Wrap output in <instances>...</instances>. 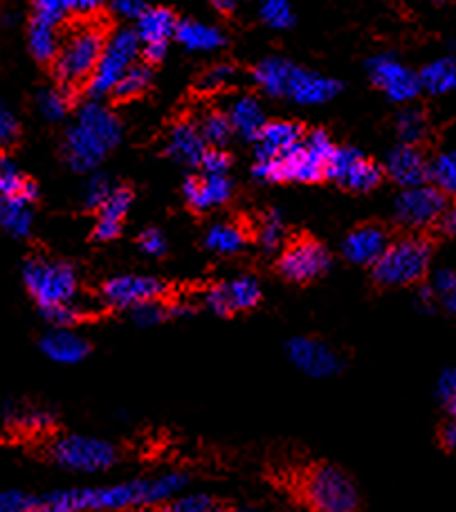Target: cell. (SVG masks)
Segmentation results:
<instances>
[{
	"label": "cell",
	"instance_id": "obj_1",
	"mask_svg": "<svg viewBox=\"0 0 456 512\" xmlns=\"http://www.w3.org/2000/svg\"><path fill=\"white\" fill-rule=\"evenodd\" d=\"M120 140L122 124L115 113L99 102H88L79 111L75 126L66 133L63 155L72 171L86 173L97 169Z\"/></svg>",
	"mask_w": 456,
	"mask_h": 512
},
{
	"label": "cell",
	"instance_id": "obj_2",
	"mask_svg": "<svg viewBox=\"0 0 456 512\" xmlns=\"http://www.w3.org/2000/svg\"><path fill=\"white\" fill-rule=\"evenodd\" d=\"M333 151L335 144L326 131H310L293 151L254 164L252 176L259 182H322Z\"/></svg>",
	"mask_w": 456,
	"mask_h": 512
},
{
	"label": "cell",
	"instance_id": "obj_3",
	"mask_svg": "<svg viewBox=\"0 0 456 512\" xmlns=\"http://www.w3.org/2000/svg\"><path fill=\"white\" fill-rule=\"evenodd\" d=\"M54 512H102L151 506V479L117 483L106 488L57 490L43 497Z\"/></svg>",
	"mask_w": 456,
	"mask_h": 512
},
{
	"label": "cell",
	"instance_id": "obj_4",
	"mask_svg": "<svg viewBox=\"0 0 456 512\" xmlns=\"http://www.w3.org/2000/svg\"><path fill=\"white\" fill-rule=\"evenodd\" d=\"M106 45V34L99 25L88 23L72 32L61 43L54 59V75L63 84V88H75L79 84H88L102 57Z\"/></svg>",
	"mask_w": 456,
	"mask_h": 512
},
{
	"label": "cell",
	"instance_id": "obj_5",
	"mask_svg": "<svg viewBox=\"0 0 456 512\" xmlns=\"http://www.w3.org/2000/svg\"><path fill=\"white\" fill-rule=\"evenodd\" d=\"M432 263V243L425 236H405L387 245L373 265V279L380 286H412L421 281Z\"/></svg>",
	"mask_w": 456,
	"mask_h": 512
},
{
	"label": "cell",
	"instance_id": "obj_6",
	"mask_svg": "<svg viewBox=\"0 0 456 512\" xmlns=\"http://www.w3.org/2000/svg\"><path fill=\"white\" fill-rule=\"evenodd\" d=\"M23 283L41 310L70 304L77 299L79 290L77 272L72 265L43 256H34L23 265Z\"/></svg>",
	"mask_w": 456,
	"mask_h": 512
},
{
	"label": "cell",
	"instance_id": "obj_7",
	"mask_svg": "<svg viewBox=\"0 0 456 512\" xmlns=\"http://www.w3.org/2000/svg\"><path fill=\"white\" fill-rule=\"evenodd\" d=\"M306 504L315 512H358L360 495L355 483L335 465H313L302 481Z\"/></svg>",
	"mask_w": 456,
	"mask_h": 512
},
{
	"label": "cell",
	"instance_id": "obj_8",
	"mask_svg": "<svg viewBox=\"0 0 456 512\" xmlns=\"http://www.w3.org/2000/svg\"><path fill=\"white\" fill-rule=\"evenodd\" d=\"M138 57L140 39L135 36L133 30H117L111 39H106L102 57H99L93 77H90L86 84V90L88 95L93 97V102L111 95L117 81L129 72V68L138 63Z\"/></svg>",
	"mask_w": 456,
	"mask_h": 512
},
{
	"label": "cell",
	"instance_id": "obj_9",
	"mask_svg": "<svg viewBox=\"0 0 456 512\" xmlns=\"http://www.w3.org/2000/svg\"><path fill=\"white\" fill-rule=\"evenodd\" d=\"M50 459L70 472H104L117 461L115 445L95 436L68 434L50 445Z\"/></svg>",
	"mask_w": 456,
	"mask_h": 512
},
{
	"label": "cell",
	"instance_id": "obj_10",
	"mask_svg": "<svg viewBox=\"0 0 456 512\" xmlns=\"http://www.w3.org/2000/svg\"><path fill=\"white\" fill-rule=\"evenodd\" d=\"M326 178L335 180L344 189L355 191V194H367L382 182V169L353 146H335Z\"/></svg>",
	"mask_w": 456,
	"mask_h": 512
},
{
	"label": "cell",
	"instance_id": "obj_11",
	"mask_svg": "<svg viewBox=\"0 0 456 512\" xmlns=\"http://www.w3.org/2000/svg\"><path fill=\"white\" fill-rule=\"evenodd\" d=\"M445 209H448V198L432 185L403 189L396 198L398 223L412 227V230L436 225Z\"/></svg>",
	"mask_w": 456,
	"mask_h": 512
},
{
	"label": "cell",
	"instance_id": "obj_12",
	"mask_svg": "<svg viewBox=\"0 0 456 512\" xmlns=\"http://www.w3.org/2000/svg\"><path fill=\"white\" fill-rule=\"evenodd\" d=\"M367 72L373 84L380 90H385V95L391 102L405 104L421 93V81H418V72L409 70L403 66L394 54H378L367 61Z\"/></svg>",
	"mask_w": 456,
	"mask_h": 512
},
{
	"label": "cell",
	"instance_id": "obj_13",
	"mask_svg": "<svg viewBox=\"0 0 456 512\" xmlns=\"http://www.w3.org/2000/svg\"><path fill=\"white\" fill-rule=\"evenodd\" d=\"M277 270L281 277L293 283L315 281L331 270V254L315 241H299L281 254Z\"/></svg>",
	"mask_w": 456,
	"mask_h": 512
},
{
	"label": "cell",
	"instance_id": "obj_14",
	"mask_svg": "<svg viewBox=\"0 0 456 512\" xmlns=\"http://www.w3.org/2000/svg\"><path fill=\"white\" fill-rule=\"evenodd\" d=\"M290 362L310 378H331L344 369V360L315 337H293L286 346Z\"/></svg>",
	"mask_w": 456,
	"mask_h": 512
},
{
	"label": "cell",
	"instance_id": "obj_15",
	"mask_svg": "<svg viewBox=\"0 0 456 512\" xmlns=\"http://www.w3.org/2000/svg\"><path fill=\"white\" fill-rule=\"evenodd\" d=\"M261 301V283L254 277H236L230 281L218 283L209 288L205 295L207 308H212L216 315L230 317L241 310H250Z\"/></svg>",
	"mask_w": 456,
	"mask_h": 512
},
{
	"label": "cell",
	"instance_id": "obj_16",
	"mask_svg": "<svg viewBox=\"0 0 456 512\" xmlns=\"http://www.w3.org/2000/svg\"><path fill=\"white\" fill-rule=\"evenodd\" d=\"M164 292V283L153 277L138 274H120L104 283L102 295L115 308H135L147 301H155Z\"/></svg>",
	"mask_w": 456,
	"mask_h": 512
},
{
	"label": "cell",
	"instance_id": "obj_17",
	"mask_svg": "<svg viewBox=\"0 0 456 512\" xmlns=\"http://www.w3.org/2000/svg\"><path fill=\"white\" fill-rule=\"evenodd\" d=\"M306 75V68L297 66V63L281 59V57H268L259 61L252 70V79L263 93L270 97H293L299 81Z\"/></svg>",
	"mask_w": 456,
	"mask_h": 512
},
{
	"label": "cell",
	"instance_id": "obj_18",
	"mask_svg": "<svg viewBox=\"0 0 456 512\" xmlns=\"http://www.w3.org/2000/svg\"><path fill=\"white\" fill-rule=\"evenodd\" d=\"M304 126L297 122H266L259 135L254 137V155L257 162L277 160L304 140Z\"/></svg>",
	"mask_w": 456,
	"mask_h": 512
},
{
	"label": "cell",
	"instance_id": "obj_19",
	"mask_svg": "<svg viewBox=\"0 0 456 512\" xmlns=\"http://www.w3.org/2000/svg\"><path fill=\"white\" fill-rule=\"evenodd\" d=\"M427 171H430V162L418 146L400 144L387 155V173L400 187L412 189L427 185Z\"/></svg>",
	"mask_w": 456,
	"mask_h": 512
},
{
	"label": "cell",
	"instance_id": "obj_20",
	"mask_svg": "<svg viewBox=\"0 0 456 512\" xmlns=\"http://www.w3.org/2000/svg\"><path fill=\"white\" fill-rule=\"evenodd\" d=\"M389 245V236L378 225H362L358 230H353L344 239L342 252L346 259L355 265H376V261L385 254Z\"/></svg>",
	"mask_w": 456,
	"mask_h": 512
},
{
	"label": "cell",
	"instance_id": "obj_21",
	"mask_svg": "<svg viewBox=\"0 0 456 512\" xmlns=\"http://www.w3.org/2000/svg\"><path fill=\"white\" fill-rule=\"evenodd\" d=\"M182 196L196 212L221 207L232 196V180L227 176H191L182 185Z\"/></svg>",
	"mask_w": 456,
	"mask_h": 512
},
{
	"label": "cell",
	"instance_id": "obj_22",
	"mask_svg": "<svg viewBox=\"0 0 456 512\" xmlns=\"http://www.w3.org/2000/svg\"><path fill=\"white\" fill-rule=\"evenodd\" d=\"M133 205V194L131 189L126 187H113L111 196L104 200V205L97 209L99 218L97 225L93 230V239L95 241H113L122 234V225L124 218L129 214V209Z\"/></svg>",
	"mask_w": 456,
	"mask_h": 512
},
{
	"label": "cell",
	"instance_id": "obj_23",
	"mask_svg": "<svg viewBox=\"0 0 456 512\" xmlns=\"http://www.w3.org/2000/svg\"><path fill=\"white\" fill-rule=\"evenodd\" d=\"M207 151V144L200 135L196 124L182 122L171 128L167 153L169 158L176 160L182 167H198L200 160Z\"/></svg>",
	"mask_w": 456,
	"mask_h": 512
},
{
	"label": "cell",
	"instance_id": "obj_24",
	"mask_svg": "<svg viewBox=\"0 0 456 512\" xmlns=\"http://www.w3.org/2000/svg\"><path fill=\"white\" fill-rule=\"evenodd\" d=\"M41 351L57 364H77L90 353V344L72 331H50L43 335Z\"/></svg>",
	"mask_w": 456,
	"mask_h": 512
},
{
	"label": "cell",
	"instance_id": "obj_25",
	"mask_svg": "<svg viewBox=\"0 0 456 512\" xmlns=\"http://www.w3.org/2000/svg\"><path fill=\"white\" fill-rule=\"evenodd\" d=\"M178 18L167 7H149L138 18V25H135V36H138L140 43L151 45V43H169V39L176 34Z\"/></svg>",
	"mask_w": 456,
	"mask_h": 512
},
{
	"label": "cell",
	"instance_id": "obj_26",
	"mask_svg": "<svg viewBox=\"0 0 456 512\" xmlns=\"http://www.w3.org/2000/svg\"><path fill=\"white\" fill-rule=\"evenodd\" d=\"M176 39L185 45L187 50H200V52H212L225 45V36L214 25H205L194 18H182L176 25Z\"/></svg>",
	"mask_w": 456,
	"mask_h": 512
},
{
	"label": "cell",
	"instance_id": "obj_27",
	"mask_svg": "<svg viewBox=\"0 0 456 512\" xmlns=\"http://www.w3.org/2000/svg\"><path fill=\"white\" fill-rule=\"evenodd\" d=\"M227 120L232 124V131L254 142V137L266 126V113H263V106L257 97L245 95L232 104Z\"/></svg>",
	"mask_w": 456,
	"mask_h": 512
},
{
	"label": "cell",
	"instance_id": "obj_28",
	"mask_svg": "<svg viewBox=\"0 0 456 512\" xmlns=\"http://www.w3.org/2000/svg\"><path fill=\"white\" fill-rule=\"evenodd\" d=\"M342 84L337 79L317 75V72L306 70V75L299 81V86L293 93V102L302 104V106H317V104H326L331 102L333 97L340 95Z\"/></svg>",
	"mask_w": 456,
	"mask_h": 512
},
{
	"label": "cell",
	"instance_id": "obj_29",
	"mask_svg": "<svg viewBox=\"0 0 456 512\" xmlns=\"http://www.w3.org/2000/svg\"><path fill=\"white\" fill-rule=\"evenodd\" d=\"M0 198H21L30 205L39 198L36 182L27 178L7 155H0Z\"/></svg>",
	"mask_w": 456,
	"mask_h": 512
},
{
	"label": "cell",
	"instance_id": "obj_30",
	"mask_svg": "<svg viewBox=\"0 0 456 512\" xmlns=\"http://www.w3.org/2000/svg\"><path fill=\"white\" fill-rule=\"evenodd\" d=\"M421 90H427L430 95H445L456 86V61L452 57H443L432 61L418 72Z\"/></svg>",
	"mask_w": 456,
	"mask_h": 512
},
{
	"label": "cell",
	"instance_id": "obj_31",
	"mask_svg": "<svg viewBox=\"0 0 456 512\" xmlns=\"http://www.w3.org/2000/svg\"><path fill=\"white\" fill-rule=\"evenodd\" d=\"M32 223V205L25 203L21 198L7 200L3 209H0V227H3L7 234H12L14 239H25L32 230Z\"/></svg>",
	"mask_w": 456,
	"mask_h": 512
},
{
	"label": "cell",
	"instance_id": "obj_32",
	"mask_svg": "<svg viewBox=\"0 0 456 512\" xmlns=\"http://www.w3.org/2000/svg\"><path fill=\"white\" fill-rule=\"evenodd\" d=\"M27 43H30V52H32V57L36 61L54 63V59H57V52L61 48L59 30H57V27H50V25L32 21Z\"/></svg>",
	"mask_w": 456,
	"mask_h": 512
},
{
	"label": "cell",
	"instance_id": "obj_33",
	"mask_svg": "<svg viewBox=\"0 0 456 512\" xmlns=\"http://www.w3.org/2000/svg\"><path fill=\"white\" fill-rule=\"evenodd\" d=\"M5 420L9 427L23 429V432H48V429L54 427V416L45 409H30V407H7L5 409Z\"/></svg>",
	"mask_w": 456,
	"mask_h": 512
},
{
	"label": "cell",
	"instance_id": "obj_34",
	"mask_svg": "<svg viewBox=\"0 0 456 512\" xmlns=\"http://www.w3.org/2000/svg\"><path fill=\"white\" fill-rule=\"evenodd\" d=\"M151 81H153L151 66H147V63H135V66L129 68V72L117 81V86L113 88L111 95L117 99V102L135 99L151 86Z\"/></svg>",
	"mask_w": 456,
	"mask_h": 512
},
{
	"label": "cell",
	"instance_id": "obj_35",
	"mask_svg": "<svg viewBox=\"0 0 456 512\" xmlns=\"http://www.w3.org/2000/svg\"><path fill=\"white\" fill-rule=\"evenodd\" d=\"M396 131L405 146H416L427 135V115L421 106H409L396 117Z\"/></svg>",
	"mask_w": 456,
	"mask_h": 512
},
{
	"label": "cell",
	"instance_id": "obj_36",
	"mask_svg": "<svg viewBox=\"0 0 456 512\" xmlns=\"http://www.w3.org/2000/svg\"><path fill=\"white\" fill-rule=\"evenodd\" d=\"M205 245L216 254H234L245 245V234L239 227L218 223L205 236Z\"/></svg>",
	"mask_w": 456,
	"mask_h": 512
},
{
	"label": "cell",
	"instance_id": "obj_37",
	"mask_svg": "<svg viewBox=\"0 0 456 512\" xmlns=\"http://www.w3.org/2000/svg\"><path fill=\"white\" fill-rule=\"evenodd\" d=\"M36 106L41 115L50 122H59L66 117L70 108V90L68 88H45L36 95Z\"/></svg>",
	"mask_w": 456,
	"mask_h": 512
},
{
	"label": "cell",
	"instance_id": "obj_38",
	"mask_svg": "<svg viewBox=\"0 0 456 512\" xmlns=\"http://www.w3.org/2000/svg\"><path fill=\"white\" fill-rule=\"evenodd\" d=\"M427 180H432V187H436L441 194H454L456 189V158L454 153H441L439 158L430 162V171H427Z\"/></svg>",
	"mask_w": 456,
	"mask_h": 512
},
{
	"label": "cell",
	"instance_id": "obj_39",
	"mask_svg": "<svg viewBox=\"0 0 456 512\" xmlns=\"http://www.w3.org/2000/svg\"><path fill=\"white\" fill-rule=\"evenodd\" d=\"M198 131L203 135L205 144H214V149H221L234 133L230 120H227V115L221 111H209L207 115H203V120L198 124Z\"/></svg>",
	"mask_w": 456,
	"mask_h": 512
},
{
	"label": "cell",
	"instance_id": "obj_40",
	"mask_svg": "<svg viewBox=\"0 0 456 512\" xmlns=\"http://www.w3.org/2000/svg\"><path fill=\"white\" fill-rule=\"evenodd\" d=\"M284 236H286V223L279 212H268L263 216V223L259 230V243L263 250L266 252L279 250V245L284 243Z\"/></svg>",
	"mask_w": 456,
	"mask_h": 512
},
{
	"label": "cell",
	"instance_id": "obj_41",
	"mask_svg": "<svg viewBox=\"0 0 456 512\" xmlns=\"http://www.w3.org/2000/svg\"><path fill=\"white\" fill-rule=\"evenodd\" d=\"M259 14L261 21L272 27V30H288L295 23V12L286 0H268V3L261 5Z\"/></svg>",
	"mask_w": 456,
	"mask_h": 512
},
{
	"label": "cell",
	"instance_id": "obj_42",
	"mask_svg": "<svg viewBox=\"0 0 456 512\" xmlns=\"http://www.w3.org/2000/svg\"><path fill=\"white\" fill-rule=\"evenodd\" d=\"M70 16L68 0H41L32 7V21L59 27Z\"/></svg>",
	"mask_w": 456,
	"mask_h": 512
},
{
	"label": "cell",
	"instance_id": "obj_43",
	"mask_svg": "<svg viewBox=\"0 0 456 512\" xmlns=\"http://www.w3.org/2000/svg\"><path fill=\"white\" fill-rule=\"evenodd\" d=\"M432 292L439 304L448 310V313H454L456 310V274L450 268H443L434 274L432 281Z\"/></svg>",
	"mask_w": 456,
	"mask_h": 512
},
{
	"label": "cell",
	"instance_id": "obj_44",
	"mask_svg": "<svg viewBox=\"0 0 456 512\" xmlns=\"http://www.w3.org/2000/svg\"><path fill=\"white\" fill-rule=\"evenodd\" d=\"M84 308H81L75 301H70V304H61V306H54L43 310V317L48 319V322L57 328V331H68L70 326L79 324L81 319H84Z\"/></svg>",
	"mask_w": 456,
	"mask_h": 512
},
{
	"label": "cell",
	"instance_id": "obj_45",
	"mask_svg": "<svg viewBox=\"0 0 456 512\" xmlns=\"http://www.w3.org/2000/svg\"><path fill=\"white\" fill-rule=\"evenodd\" d=\"M131 317L133 322L140 328H151L162 324L164 319H169V306H164L162 301H147V304H140L131 308Z\"/></svg>",
	"mask_w": 456,
	"mask_h": 512
},
{
	"label": "cell",
	"instance_id": "obj_46",
	"mask_svg": "<svg viewBox=\"0 0 456 512\" xmlns=\"http://www.w3.org/2000/svg\"><path fill=\"white\" fill-rule=\"evenodd\" d=\"M113 185L108 176L104 173H95V176H90V180L86 182V189H84V203L88 209H99L104 205V200L111 196Z\"/></svg>",
	"mask_w": 456,
	"mask_h": 512
},
{
	"label": "cell",
	"instance_id": "obj_47",
	"mask_svg": "<svg viewBox=\"0 0 456 512\" xmlns=\"http://www.w3.org/2000/svg\"><path fill=\"white\" fill-rule=\"evenodd\" d=\"M436 398H439L441 407L448 411L450 418L456 414V371L445 369L441 373L439 382H436Z\"/></svg>",
	"mask_w": 456,
	"mask_h": 512
},
{
	"label": "cell",
	"instance_id": "obj_48",
	"mask_svg": "<svg viewBox=\"0 0 456 512\" xmlns=\"http://www.w3.org/2000/svg\"><path fill=\"white\" fill-rule=\"evenodd\" d=\"M198 167L203 169V176H227V171L232 167V158L223 149H207Z\"/></svg>",
	"mask_w": 456,
	"mask_h": 512
},
{
	"label": "cell",
	"instance_id": "obj_49",
	"mask_svg": "<svg viewBox=\"0 0 456 512\" xmlns=\"http://www.w3.org/2000/svg\"><path fill=\"white\" fill-rule=\"evenodd\" d=\"M209 510H212V499L207 495L176 497L160 508V512H209Z\"/></svg>",
	"mask_w": 456,
	"mask_h": 512
},
{
	"label": "cell",
	"instance_id": "obj_50",
	"mask_svg": "<svg viewBox=\"0 0 456 512\" xmlns=\"http://www.w3.org/2000/svg\"><path fill=\"white\" fill-rule=\"evenodd\" d=\"M18 135H21V126H18L16 115L9 111L7 104L0 102V146H3V149L14 146Z\"/></svg>",
	"mask_w": 456,
	"mask_h": 512
},
{
	"label": "cell",
	"instance_id": "obj_51",
	"mask_svg": "<svg viewBox=\"0 0 456 512\" xmlns=\"http://www.w3.org/2000/svg\"><path fill=\"white\" fill-rule=\"evenodd\" d=\"M236 70L232 66H227V63H218V66L209 68L203 79H200V88L203 90H218V88H225L230 86V81L234 79Z\"/></svg>",
	"mask_w": 456,
	"mask_h": 512
},
{
	"label": "cell",
	"instance_id": "obj_52",
	"mask_svg": "<svg viewBox=\"0 0 456 512\" xmlns=\"http://www.w3.org/2000/svg\"><path fill=\"white\" fill-rule=\"evenodd\" d=\"M34 501L36 497L21 490L0 492V512H25L34 506Z\"/></svg>",
	"mask_w": 456,
	"mask_h": 512
},
{
	"label": "cell",
	"instance_id": "obj_53",
	"mask_svg": "<svg viewBox=\"0 0 456 512\" xmlns=\"http://www.w3.org/2000/svg\"><path fill=\"white\" fill-rule=\"evenodd\" d=\"M140 248L149 256H162L167 252V239H164L160 230H153L151 227V230H144L140 234Z\"/></svg>",
	"mask_w": 456,
	"mask_h": 512
},
{
	"label": "cell",
	"instance_id": "obj_54",
	"mask_svg": "<svg viewBox=\"0 0 456 512\" xmlns=\"http://www.w3.org/2000/svg\"><path fill=\"white\" fill-rule=\"evenodd\" d=\"M115 14H120L124 18H131V21H138V18L147 12L149 5L140 3V0H117V3L111 5Z\"/></svg>",
	"mask_w": 456,
	"mask_h": 512
},
{
	"label": "cell",
	"instance_id": "obj_55",
	"mask_svg": "<svg viewBox=\"0 0 456 512\" xmlns=\"http://www.w3.org/2000/svg\"><path fill=\"white\" fill-rule=\"evenodd\" d=\"M68 7H70V14L90 18L102 9V3H97V0H68Z\"/></svg>",
	"mask_w": 456,
	"mask_h": 512
},
{
	"label": "cell",
	"instance_id": "obj_56",
	"mask_svg": "<svg viewBox=\"0 0 456 512\" xmlns=\"http://www.w3.org/2000/svg\"><path fill=\"white\" fill-rule=\"evenodd\" d=\"M169 50V43H151V45H144L142 54H144V61H147V66L151 63H160L164 59V54Z\"/></svg>",
	"mask_w": 456,
	"mask_h": 512
},
{
	"label": "cell",
	"instance_id": "obj_57",
	"mask_svg": "<svg viewBox=\"0 0 456 512\" xmlns=\"http://www.w3.org/2000/svg\"><path fill=\"white\" fill-rule=\"evenodd\" d=\"M441 443L445 445V450H454L456 447V425L452 418L441 427Z\"/></svg>",
	"mask_w": 456,
	"mask_h": 512
},
{
	"label": "cell",
	"instance_id": "obj_58",
	"mask_svg": "<svg viewBox=\"0 0 456 512\" xmlns=\"http://www.w3.org/2000/svg\"><path fill=\"white\" fill-rule=\"evenodd\" d=\"M436 225H439L448 236H454V232H456V212H454V209H445L439 221H436Z\"/></svg>",
	"mask_w": 456,
	"mask_h": 512
},
{
	"label": "cell",
	"instance_id": "obj_59",
	"mask_svg": "<svg viewBox=\"0 0 456 512\" xmlns=\"http://www.w3.org/2000/svg\"><path fill=\"white\" fill-rule=\"evenodd\" d=\"M434 304H436V297H434L432 288H430V286L421 288V292H418V306H421L423 310H430V313H432Z\"/></svg>",
	"mask_w": 456,
	"mask_h": 512
},
{
	"label": "cell",
	"instance_id": "obj_60",
	"mask_svg": "<svg viewBox=\"0 0 456 512\" xmlns=\"http://www.w3.org/2000/svg\"><path fill=\"white\" fill-rule=\"evenodd\" d=\"M214 9L221 14H230L236 9V3H232V0H214Z\"/></svg>",
	"mask_w": 456,
	"mask_h": 512
},
{
	"label": "cell",
	"instance_id": "obj_61",
	"mask_svg": "<svg viewBox=\"0 0 456 512\" xmlns=\"http://www.w3.org/2000/svg\"><path fill=\"white\" fill-rule=\"evenodd\" d=\"M209 512H248V510H239V508H214L212 506V510Z\"/></svg>",
	"mask_w": 456,
	"mask_h": 512
}]
</instances>
